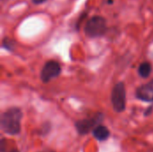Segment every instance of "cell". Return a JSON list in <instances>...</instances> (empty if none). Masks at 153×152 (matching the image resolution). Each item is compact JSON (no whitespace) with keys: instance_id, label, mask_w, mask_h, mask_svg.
Returning <instances> with one entry per match:
<instances>
[{"instance_id":"1","label":"cell","mask_w":153,"mask_h":152,"mask_svg":"<svg viewBox=\"0 0 153 152\" xmlns=\"http://www.w3.org/2000/svg\"><path fill=\"white\" fill-rule=\"evenodd\" d=\"M22 111L17 108H12L6 110L1 117V128L4 133L15 135L21 132Z\"/></svg>"},{"instance_id":"3","label":"cell","mask_w":153,"mask_h":152,"mask_svg":"<svg viewBox=\"0 0 153 152\" xmlns=\"http://www.w3.org/2000/svg\"><path fill=\"white\" fill-rule=\"evenodd\" d=\"M126 96L125 84L123 82L117 83L112 90L111 102L113 105V108L118 113L123 112L126 108Z\"/></svg>"},{"instance_id":"5","label":"cell","mask_w":153,"mask_h":152,"mask_svg":"<svg viewBox=\"0 0 153 152\" xmlns=\"http://www.w3.org/2000/svg\"><path fill=\"white\" fill-rule=\"evenodd\" d=\"M136 97L143 101H153V80L137 89Z\"/></svg>"},{"instance_id":"11","label":"cell","mask_w":153,"mask_h":152,"mask_svg":"<svg viewBox=\"0 0 153 152\" xmlns=\"http://www.w3.org/2000/svg\"><path fill=\"white\" fill-rule=\"evenodd\" d=\"M50 152H51V151H50Z\"/></svg>"},{"instance_id":"8","label":"cell","mask_w":153,"mask_h":152,"mask_svg":"<svg viewBox=\"0 0 153 152\" xmlns=\"http://www.w3.org/2000/svg\"><path fill=\"white\" fill-rule=\"evenodd\" d=\"M151 72H152V65L150 63L144 62V63L140 65L139 69H138V73H139L141 77L148 78L151 74Z\"/></svg>"},{"instance_id":"10","label":"cell","mask_w":153,"mask_h":152,"mask_svg":"<svg viewBox=\"0 0 153 152\" xmlns=\"http://www.w3.org/2000/svg\"><path fill=\"white\" fill-rule=\"evenodd\" d=\"M10 152H19L17 150H13V151H11Z\"/></svg>"},{"instance_id":"7","label":"cell","mask_w":153,"mask_h":152,"mask_svg":"<svg viewBox=\"0 0 153 152\" xmlns=\"http://www.w3.org/2000/svg\"><path fill=\"white\" fill-rule=\"evenodd\" d=\"M93 135L99 141H106L109 137L110 133L106 126L99 125L93 130Z\"/></svg>"},{"instance_id":"2","label":"cell","mask_w":153,"mask_h":152,"mask_svg":"<svg viewBox=\"0 0 153 152\" xmlns=\"http://www.w3.org/2000/svg\"><path fill=\"white\" fill-rule=\"evenodd\" d=\"M107 30V22L100 15H94L90 18L84 27V32L88 37L98 38L105 34Z\"/></svg>"},{"instance_id":"9","label":"cell","mask_w":153,"mask_h":152,"mask_svg":"<svg viewBox=\"0 0 153 152\" xmlns=\"http://www.w3.org/2000/svg\"><path fill=\"white\" fill-rule=\"evenodd\" d=\"M46 1H48V0H31V2H32L34 4H42V3H45Z\"/></svg>"},{"instance_id":"4","label":"cell","mask_w":153,"mask_h":152,"mask_svg":"<svg viewBox=\"0 0 153 152\" xmlns=\"http://www.w3.org/2000/svg\"><path fill=\"white\" fill-rule=\"evenodd\" d=\"M61 73V66L60 65L54 60H50L47 62L40 73V78L43 82H48L54 78L57 77Z\"/></svg>"},{"instance_id":"6","label":"cell","mask_w":153,"mask_h":152,"mask_svg":"<svg viewBox=\"0 0 153 152\" xmlns=\"http://www.w3.org/2000/svg\"><path fill=\"white\" fill-rule=\"evenodd\" d=\"M101 116H95L92 118L90 119H84L82 121H79L76 123V128L78 133L83 134V133H89L94 125H96L100 121Z\"/></svg>"}]
</instances>
